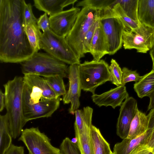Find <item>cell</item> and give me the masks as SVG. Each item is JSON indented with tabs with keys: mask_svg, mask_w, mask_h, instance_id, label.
<instances>
[{
	"mask_svg": "<svg viewBox=\"0 0 154 154\" xmlns=\"http://www.w3.org/2000/svg\"><path fill=\"white\" fill-rule=\"evenodd\" d=\"M99 21L106 38L108 54L113 55L122 46L123 32L126 30L125 26L110 8L100 11Z\"/></svg>",
	"mask_w": 154,
	"mask_h": 154,
	"instance_id": "obj_8",
	"label": "cell"
},
{
	"mask_svg": "<svg viewBox=\"0 0 154 154\" xmlns=\"http://www.w3.org/2000/svg\"><path fill=\"white\" fill-rule=\"evenodd\" d=\"M122 84L121 86H125V84L129 82L134 81L136 82H138L142 78L136 70H132L126 67L122 69Z\"/></svg>",
	"mask_w": 154,
	"mask_h": 154,
	"instance_id": "obj_33",
	"label": "cell"
},
{
	"mask_svg": "<svg viewBox=\"0 0 154 154\" xmlns=\"http://www.w3.org/2000/svg\"><path fill=\"white\" fill-rule=\"evenodd\" d=\"M152 149L147 145H141L133 150L130 154H148Z\"/></svg>",
	"mask_w": 154,
	"mask_h": 154,
	"instance_id": "obj_37",
	"label": "cell"
},
{
	"mask_svg": "<svg viewBox=\"0 0 154 154\" xmlns=\"http://www.w3.org/2000/svg\"><path fill=\"white\" fill-rule=\"evenodd\" d=\"M137 18L139 23L154 28V0H138Z\"/></svg>",
	"mask_w": 154,
	"mask_h": 154,
	"instance_id": "obj_18",
	"label": "cell"
},
{
	"mask_svg": "<svg viewBox=\"0 0 154 154\" xmlns=\"http://www.w3.org/2000/svg\"><path fill=\"white\" fill-rule=\"evenodd\" d=\"M90 136L94 154H112L109 144L104 138L99 129L93 125Z\"/></svg>",
	"mask_w": 154,
	"mask_h": 154,
	"instance_id": "obj_21",
	"label": "cell"
},
{
	"mask_svg": "<svg viewBox=\"0 0 154 154\" xmlns=\"http://www.w3.org/2000/svg\"><path fill=\"white\" fill-rule=\"evenodd\" d=\"M129 97L126 87L120 86L100 94H92L91 97L93 102L99 107L110 106L115 109L121 106L123 100Z\"/></svg>",
	"mask_w": 154,
	"mask_h": 154,
	"instance_id": "obj_14",
	"label": "cell"
},
{
	"mask_svg": "<svg viewBox=\"0 0 154 154\" xmlns=\"http://www.w3.org/2000/svg\"><path fill=\"white\" fill-rule=\"evenodd\" d=\"M147 116L149 121L148 129L152 130V134L154 133V108L150 110Z\"/></svg>",
	"mask_w": 154,
	"mask_h": 154,
	"instance_id": "obj_38",
	"label": "cell"
},
{
	"mask_svg": "<svg viewBox=\"0 0 154 154\" xmlns=\"http://www.w3.org/2000/svg\"><path fill=\"white\" fill-rule=\"evenodd\" d=\"M23 77L25 84L41 91L45 97L49 99L58 98L43 77L34 74L25 75Z\"/></svg>",
	"mask_w": 154,
	"mask_h": 154,
	"instance_id": "obj_19",
	"label": "cell"
},
{
	"mask_svg": "<svg viewBox=\"0 0 154 154\" xmlns=\"http://www.w3.org/2000/svg\"><path fill=\"white\" fill-rule=\"evenodd\" d=\"M109 66L110 78L109 81L117 87L122 84V71L119 65L116 61L112 59Z\"/></svg>",
	"mask_w": 154,
	"mask_h": 154,
	"instance_id": "obj_30",
	"label": "cell"
},
{
	"mask_svg": "<svg viewBox=\"0 0 154 154\" xmlns=\"http://www.w3.org/2000/svg\"><path fill=\"white\" fill-rule=\"evenodd\" d=\"M18 140L23 143L30 154H60V149L53 146L51 139L38 127L23 130Z\"/></svg>",
	"mask_w": 154,
	"mask_h": 154,
	"instance_id": "obj_10",
	"label": "cell"
},
{
	"mask_svg": "<svg viewBox=\"0 0 154 154\" xmlns=\"http://www.w3.org/2000/svg\"><path fill=\"white\" fill-rule=\"evenodd\" d=\"M112 9L116 15L124 23L126 30H131L138 26L139 23L129 17L125 12L119 3L115 5Z\"/></svg>",
	"mask_w": 154,
	"mask_h": 154,
	"instance_id": "obj_29",
	"label": "cell"
},
{
	"mask_svg": "<svg viewBox=\"0 0 154 154\" xmlns=\"http://www.w3.org/2000/svg\"><path fill=\"white\" fill-rule=\"evenodd\" d=\"M93 109L89 106L77 109L75 112V132H80L88 128H91Z\"/></svg>",
	"mask_w": 154,
	"mask_h": 154,
	"instance_id": "obj_23",
	"label": "cell"
},
{
	"mask_svg": "<svg viewBox=\"0 0 154 154\" xmlns=\"http://www.w3.org/2000/svg\"><path fill=\"white\" fill-rule=\"evenodd\" d=\"M149 54L152 62V68L154 69V46L150 50Z\"/></svg>",
	"mask_w": 154,
	"mask_h": 154,
	"instance_id": "obj_42",
	"label": "cell"
},
{
	"mask_svg": "<svg viewBox=\"0 0 154 154\" xmlns=\"http://www.w3.org/2000/svg\"><path fill=\"white\" fill-rule=\"evenodd\" d=\"M79 65H72L68 67L69 87L66 94L63 96V103H71L69 112L72 115L75 114L80 106L79 97L82 88L79 76Z\"/></svg>",
	"mask_w": 154,
	"mask_h": 154,
	"instance_id": "obj_12",
	"label": "cell"
},
{
	"mask_svg": "<svg viewBox=\"0 0 154 154\" xmlns=\"http://www.w3.org/2000/svg\"><path fill=\"white\" fill-rule=\"evenodd\" d=\"M5 154H25L23 146H15L12 144Z\"/></svg>",
	"mask_w": 154,
	"mask_h": 154,
	"instance_id": "obj_36",
	"label": "cell"
},
{
	"mask_svg": "<svg viewBox=\"0 0 154 154\" xmlns=\"http://www.w3.org/2000/svg\"><path fill=\"white\" fill-rule=\"evenodd\" d=\"M22 73L44 77L60 75L68 76V67L65 63L47 53H35L30 58L20 63Z\"/></svg>",
	"mask_w": 154,
	"mask_h": 154,
	"instance_id": "obj_4",
	"label": "cell"
},
{
	"mask_svg": "<svg viewBox=\"0 0 154 154\" xmlns=\"http://www.w3.org/2000/svg\"><path fill=\"white\" fill-rule=\"evenodd\" d=\"M100 11L89 7L82 8L72 29L65 38L72 49L80 59L85 57L83 42L91 26L100 19Z\"/></svg>",
	"mask_w": 154,
	"mask_h": 154,
	"instance_id": "obj_5",
	"label": "cell"
},
{
	"mask_svg": "<svg viewBox=\"0 0 154 154\" xmlns=\"http://www.w3.org/2000/svg\"><path fill=\"white\" fill-rule=\"evenodd\" d=\"M90 53L93 57V60L96 61H99L105 55L109 54L106 38L100 23L91 40Z\"/></svg>",
	"mask_w": 154,
	"mask_h": 154,
	"instance_id": "obj_16",
	"label": "cell"
},
{
	"mask_svg": "<svg viewBox=\"0 0 154 154\" xmlns=\"http://www.w3.org/2000/svg\"><path fill=\"white\" fill-rule=\"evenodd\" d=\"M22 16L23 24L25 26L31 23H37L38 19L34 15L32 6L30 3H26L25 0H23Z\"/></svg>",
	"mask_w": 154,
	"mask_h": 154,
	"instance_id": "obj_32",
	"label": "cell"
},
{
	"mask_svg": "<svg viewBox=\"0 0 154 154\" xmlns=\"http://www.w3.org/2000/svg\"><path fill=\"white\" fill-rule=\"evenodd\" d=\"M138 109L137 100L128 97L122 103L116 125V134L123 139L127 137L131 122Z\"/></svg>",
	"mask_w": 154,
	"mask_h": 154,
	"instance_id": "obj_13",
	"label": "cell"
},
{
	"mask_svg": "<svg viewBox=\"0 0 154 154\" xmlns=\"http://www.w3.org/2000/svg\"><path fill=\"white\" fill-rule=\"evenodd\" d=\"M12 137L6 113L0 116V154H5L12 144Z\"/></svg>",
	"mask_w": 154,
	"mask_h": 154,
	"instance_id": "obj_24",
	"label": "cell"
},
{
	"mask_svg": "<svg viewBox=\"0 0 154 154\" xmlns=\"http://www.w3.org/2000/svg\"><path fill=\"white\" fill-rule=\"evenodd\" d=\"M148 154H154L152 151H150Z\"/></svg>",
	"mask_w": 154,
	"mask_h": 154,
	"instance_id": "obj_43",
	"label": "cell"
},
{
	"mask_svg": "<svg viewBox=\"0 0 154 154\" xmlns=\"http://www.w3.org/2000/svg\"><path fill=\"white\" fill-rule=\"evenodd\" d=\"M147 145L154 153V133L151 135Z\"/></svg>",
	"mask_w": 154,
	"mask_h": 154,
	"instance_id": "obj_40",
	"label": "cell"
},
{
	"mask_svg": "<svg viewBox=\"0 0 154 154\" xmlns=\"http://www.w3.org/2000/svg\"><path fill=\"white\" fill-rule=\"evenodd\" d=\"M122 43L125 49H135L146 53L154 46V28L139 23L137 28L123 32Z\"/></svg>",
	"mask_w": 154,
	"mask_h": 154,
	"instance_id": "obj_9",
	"label": "cell"
},
{
	"mask_svg": "<svg viewBox=\"0 0 154 154\" xmlns=\"http://www.w3.org/2000/svg\"><path fill=\"white\" fill-rule=\"evenodd\" d=\"M23 0H0V60L21 63L35 53L23 24Z\"/></svg>",
	"mask_w": 154,
	"mask_h": 154,
	"instance_id": "obj_1",
	"label": "cell"
},
{
	"mask_svg": "<svg viewBox=\"0 0 154 154\" xmlns=\"http://www.w3.org/2000/svg\"><path fill=\"white\" fill-rule=\"evenodd\" d=\"M80 11L79 7H72L50 16V29L57 35L65 38L72 29Z\"/></svg>",
	"mask_w": 154,
	"mask_h": 154,
	"instance_id": "obj_11",
	"label": "cell"
},
{
	"mask_svg": "<svg viewBox=\"0 0 154 154\" xmlns=\"http://www.w3.org/2000/svg\"><path fill=\"white\" fill-rule=\"evenodd\" d=\"M79 72L82 89L92 94L98 87L109 81V66L103 60L85 61L79 65Z\"/></svg>",
	"mask_w": 154,
	"mask_h": 154,
	"instance_id": "obj_6",
	"label": "cell"
},
{
	"mask_svg": "<svg viewBox=\"0 0 154 154\" xmlns=\"http://www.w3.org/2000/svg\"><path fill=\"white\" fill-rule=\"evenodd\" d=\"M25 30L31 46L35 53L41 49L40 42L42 33L37 23H30L25 27Z\"/></svg>",
	"mask_w": 154,
	"mask_h": 154,
	"instance_id": "obj_26",
	"label": "cell"
},
{
	"mask_svg": "<svg viewBox=\"0 0 154 154\" xmlns=\"http://www.w3.org/2000/svg\"><path fill=\"white\" fill-rule=\"evenodd\" d=\"M134 88L138 96L142 98L148 97L154 91V69L142 76L134 85Z\"/></svg>",
	"mask_w": 154,
	"mask_h": 154,
	"instance_id": "obj_22",
	"label": "cell"
},
{
	"mask_svg": "<svg viewBox=\"0 0 154 154\" xmlns=\"http://www.w3.org/2000/svg\"><path fill=\"white\" fill-rule=\"evenodd\" d=\"M91 128H87L80 132H75L76 143L81 154H94L91 140Z\"/></svg>",
	"mask_w": 154,
	"mask_h": 154,
	"instance_id": "obj_25",
	"label": "cell"
},
{
	"mask_svg": "<svg viewBox=\"0 0 154 154\" xmlns=\"http://www.w3.org/2000/svg\"><path fill=\"white\" fill-rule=\"evenodd\" d=\"M150 101L148 106V110H150L154 108V91L149 96Z\"/></svg>",
	"mask_w": 154,
	"mask_h": 154,
	"instance_id": "obj_41",
	"label": "cell"
},
{
	"mask_svg": "<svg viewBox=\"0 0 154 154\" xmlns=\"http://www.w3.org/2000/svg\"><path fill=\"white\" fill-rule=\"evenodd\" d=\"M138 0H118L122 8L126 14L133 20L138 22L137 9Z\"/></svg>",
	"mask_w": 154,
	"mask_h": 154,
	"instance_id": "obj_28",
	"label": "cell"
},
{
	"mask_svg": "<svg viewBox=\"0 0 154 154\" xmlns=\"http://www.w3.org/2000/svg\"><path fill=\"white\" fill-rule=\"evenodd\" d=\"M23 77L16 76L3 85L5 96V108L12 137L16 139L21 134L26 122L23 116Z\"/></svg>",
	"mask_w": 154,
	"mask_h": 154,
	"instance_id": "obj_2",
	"label": "cell"
},
{
	"mask_svg": "<svg viewBox=\"0 0 154 154\" xmlns=\"http://www.w3.org/2000/svg\"><path fill=\"white\" fill-rule=\"evenodd\" d=\"M152 133L151 129H148L141 135L134 139L126 138L114 146L113 154H130L139 146L147 145Z\"/></svg>",
	"mask_w": 154,
	"mask_h": 154,
	"instance_id": "obj_15",
	"label": "cell"
},
{
	"mask_svg": "<svg viewBox=\"0 0 154 154\" xmlns=\"http://www.w3.org/2000/svg\"><path fill=\"white\" fill-rule=\"evenodd\" d=\"M112 154H113V153H112Z\"/></svg>",
	"mask_w": 154,
	"mask_h": 154,
	"instance_id": "obj_45",
	"label": "cell"
},
{
	"mask_svg": "<svg viewBox=\"0 0 154 154\" xmlns=\"http://www.w3.org/2000/svg\"><path fill=\"white\" fill-rule=\"evenodd\" d=\"M37 24L39 28L41 29L43 32L50 29L49 17L46 13L41 15L38 19Z\"/></svg>",
	"mask_w": 154,
	"mask_h": 154,
	"instance_id": "obj_35",
	"label": "cell"
},
{
	"mask_svg": "<svg viewBox=\"0 0 154 154\" xmlns=\"http://www.w3.org/2000/svg\"><path fill=\"white\" fill-rule=\"evenodd\" d=\"M5 96L1 90H0V111L2 112L5 108Z\"/></svg>",
	"mask_w": 154,
	"mask_h": 154,
	"instance_id": "obj_39",
	"label": "cell"
},
{
	"mask_svg": "<svg viewBox=\"0 0 154 154\" xmlns=\"http://www.w3.org/2000/svg\"><path fill=\"white\" fill-rule=\"evenodd\" d=\"M29 154H30L29 153Z\"/></svg>",
	"mask_w": 154,
	"mask_h": 154,
	"instance_id": "obj_44",
	"label": "cell"
},
{
	"mask_svg": "<svg viewBox=\"0 0 154 154\" xmlns=\"http://www.w3.org/2000/svg\"><path fill=\"white\" fill-rule=\"evenodd\" d=\"M41 49L55 58L70 65H80V59L67 43L65 38L60 36L51 29L42 33Z\"/></svg>",
	"mask_w": 154,
	"mask_h": 154,
	"instance_id": "obj_7",
	"label": "cell"
},
{
	"mask_svg": "<svg viewBox=\"0 0 154 154\" xmlns=\"http://www.w3.org/2000/svg\"><path fill=\"white\" fill-rule=\"evenodd\" d=\"M60 100V97L57 99L46 98L41 91L29 87L24 83L23 104L26 122L38 118L51 117L59 108Z\"/></svg>",
	"mask_w": 154,
	"mask_h": 154,
	"instance_id": "obj_3",
	"label": "cell"
},
{
	"mask_svg": "<svg viewBox=\"0 0 154 154\" xmlns=\"http://www.w3.org/2000/svg\"><path fill=\"white\" fill-rule=\"evenodd\" d=\"M148 123L147 115L138 109L131 122L127 138L134 139L142 135L148 129Z\"/></svg>",
	"mask_w": 154,
	"mask_h": 154,
	"instance_id": "obj_20",
	"label": "cell"
},
{
	"mask_svg": "<svg viewBox=\"0 0 154 154\" xmlns=\"http://www.w3.org/2000/svg\"><path fill=\"white\" fill-rule=\"evenodd\" d=\"M43 78L57 98L66 94V91L62 76L57 75Z\"/></svg>",
	"mask_w": 154,
	"mask_h": 154,
	"instance_id": "obj_27",
	"label": "cell"
},
{
	"mask_svg": "<svg viewBox=\"0 0 154 154\" xmlns=\"http://www.w3.org/2000/svg\"><path fill=\"white\" fill-rule=\"evenodd\" d=\"M60 149V154H81L77 143L68 137L63 140Z\"/></svg>",
	"mask_w": 154,
	"mask_h": 154,
	"instance_id": "obj_31",
	"label": "cell"
},
{
	"mask_svg": "<svg viewBox=\"0 0 154 154\" xmlns=\"http://www.w3.org/2000/svg\"><path fill=\"white\" fill-rule=\"evenodd\" d=\"M99 20L96 21L87 32L83 42V51L84 54L90 53L91 44L95 29L100 23Z\"/></svg>",
	"mask_w": 154,
	"mask_h": 154,
	"instance_id": "obj_34",
	"label": "cell"
},
{
	"mask_svg": "<svg viewBox=\"0 0 154 154\" xmlns=\"http://www.w3.org/2000/svg\"><path fill=\"white\" fill-rule=\"evenodd\" d=\"M77 0H34V5L48 15L53 16L63 11L65 7L74 5Z\"/></svg>",
	"mask_w": 154,
	"mask_h": 154,
	"instance_id": "obj_17",
	"label": "cell"
}]
</instances>
